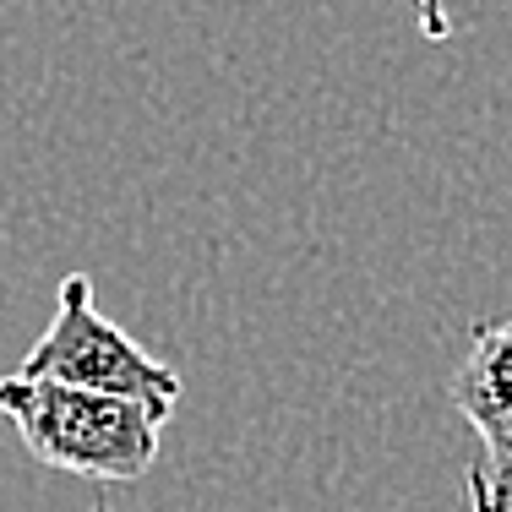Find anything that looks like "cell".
Segmentation results:
<instances>
[{
    "mask_svg": "<svg viewBox=\"0 0 512 512\" xmlns=\"http://www.w3.org/2000/svg\"><path fill=\"white\" fill-rule=\"evenodd\" d=\"M17 376H39V382L82 387V393L126 398L142 414H153L158 425L169 420V409L180 404V376L164 360H153L131 333H120L109 316L93 306V278L71 273L60 278V300L50 327L39 333V344L22 355Z\"/></svg>",
    "mask_w": 512,
    "mask_h": 512,
    "instance_id": "cell-2",
    "label": "cell"
},
{
    "mask_svg": "<svg viewBox=\"0 0 512 512\" xmlns=\"http://www.w3.org/2000/svg\"><path fill=\"white\" fill-rule=\"evenodd\" d=\"M414 11H420V39L442 44L447 33H453V17H447V0H414Z\"/></svg>",
    "mask_w": 512,
    "mask_h": 512,
    "instance_id": "cell-4",
    "label": "cell"
},
{
    "mask_svg": "<svg viewBox=\"0 0 512 512\" xmlns=\"http://www.w3.org/2000/svg\"><path fill=\"white\" fill-rule=\"evenodd\" d=\"M88 512H115V507H109V502H93V507H88Z\"/></svg>",
    "mask_w": 512,
    "mask_h": 512,
    "instance_id": "cell-5",
    "label": "cell"
},
{
    "mask_svg": "<svg viewBox=\"0 0 512 512\" xmlns=\"http://www.w3.org/2000/svg\"><path fill=\"white\" fill-rule=\"evenodd\" d=\"M453 409L480 436V458L463 474L469 512H512V316L474 327L453 376Z\"/></svg>",
    "mask_w": 512,
    "mask_h": 512,
    "instance_id": "cell-3",
    "label": "cell"
},
{
    "mask_svg": "<svg viewBox=\"0 0 512 512\" xmlns=\"http://www.w3.org/2000/svg\"><path fill=\"white\" fill-rule=\"evenodd\" d=\"M0 414L33 463L60 474H82L99 485L142 480L158 458L164 425L126 398L82 393V387L39 382V376H0Z\"/></svg>",
    "mask_w": 512,
    "mask_h": 512,
    "instance_id": "cell-1",
    "label": "cell"
}]
</instances>
